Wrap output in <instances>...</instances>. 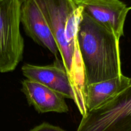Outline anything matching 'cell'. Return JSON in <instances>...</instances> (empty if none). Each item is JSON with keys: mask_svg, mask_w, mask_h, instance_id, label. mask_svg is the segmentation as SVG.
<instances>
[{"mask_svg": "<svg viewBox=\"0 0 131 131\" xmlns=\"http://www.w3.org/2000/svg\"><path fill=\"white\" fill-rule=\"evenodd\" d=\"M21 70L27 79L46 86L75 103V95L70 79L60 63L46 66L26 63L22 67Z\"/></svg>", "mask_w": 131, "mask_h": 131, "instance_id": "obj_6", "label": "cell"}, {"mask_svg": "<svg viewBox=\"0 0 131 131\" xmlns=\"http://www.w3.org/2000/svg\"><path fill=\"white\" fill-rule=\"evenodd\" d=\"M29 131H67L60 127L50 124L47 122H43L37 126L35 127Z\"/></svg>", "mask_w": 131, "mask_h": 131, "instance_id": "obj_10", "label": "cell"}, {"mask_svg": "<svg viewBox=\"0 0 131 131\" xmlns=\"http://www.w3.org/2000/svg\"><path fill=\"white\" fill-rule=\"evenodd\" d=\"M130 9H131V7H130Z\"/></svg>", "mask_w": 131, "mask_h": 131, "instance_id": "obj_12", "label": "cell"}, {"mask_svg": "<svg viewBox=\"0 0 131 131\" xmlns=\"http://www.w3.org/2000/svg\"><path fill=\"white\" fill-rule=\"evenodd\" d=\"M21 84V91L28 104L39 113H65L69 111L65 98L58 92L27 79L23 80Z\"/></svg>", "mask_w": 131, "mask_h": 131, "instance_id": "obj_8", "label": "cell"}, {"mask_svg": "<svg viewBox=\"0 0 131 131\" xmlns=\"http://www.w3.org/2000/svg\"><path fill=\"white\" fill-rule=\"evenodd\" d=\"M82 12L120 40L130 8L121 0H74Z\"/></svg>", "mask_w": 131, "mask_h": 131, "instance_id": "obj_5", "label": "cell"}, {"mask_svg": "<svg viewBox=\"0 0 131 131\" xmlns=\"http://www.w3.org/2000/svg\"><path fill=\"white\" fill-rule=\"evenodd\" d=\"M130 81L131 78L122 75L86 86L84 92L86 113L104 104L125 89L130 84Z\"/></svg>", "mask_w": 131, "mask_h": 131, "instance_id": "obj_9", "label": "cell"}, {"mask_svg": "<svg viewBox=\"0 0 131 131\" xmlns=\"http://www.w3.org/2000/svg\"><path fill=\"white\" fill-rule=\"evenodd\" d=\"M77 131H131V81L104 104L87 112Z\"/></svg>", "mask_w": 131, "mask_h": 131, "instance_id": "obj_4", "label": "cell"}, {"mask_svg": "<svg viewBox=\"0 0 131 131\" xmlns=\"http://www.w3.org/2000/svg\"><path fill=\"white\" fill-rule=\"evenodd\" d=\"M19 1H20V3H21V5H22V4H23V3H24V1H26V0H19Z\"/></svg>", "mask_w": 131, "mask_h": 131, "instance_id": "obj_11", "label": "cell"}, {"mask_svg": "<svg viewBox=\"0 0 131 131\" xmlns=\"http://www.w3.org/2000/svg\"><path fill=\"white\" fill-rule=\"evenodd\" d=\"M77 38L85 86L123 75L120 39L83 12Z\"/></svg>", "mask_w": 131, "mask_h": 131, "instance_id": "obj_2", "label": "cell"}, {"mask_svg": "<svg viewBox=\"0 0 131 131\" xmlns=\"http://www.w3.org/2000/svg\"><path fill=\"white\" fill-rule=\"evenodd\" d=\"M20 23L26 33L38 44L57 56L58 48L46 17L34 0H26L20 8Z\"/></svg>", "mask_w": 131, "mask_h": 131, "instance_id": "obj_7", "label": "cell"}, {"mask_svg": "<svg viewBox=\"0 0 131 131\" xmlns=\"http://www.w3.org/2000/svg\"><path fill=\"white\" fill-rule=\"evenodd\" d=\"M19 0H0V72L15 70L23 59L24 42L20 31Z\"/></svg>", "mask_w": 131, "mask_h": 131, "instance_id": "obj_3", "label": "cell"}, {"mask_svg": "<svg viewBox=\"0 0 131 131\" xmlns=\"http://www.w3.org/2000/svg\"><path fill=\"white\" fill-rule=\"evenodd\" d=\"M46 17L75 95V104L82 116L86 113L84 102V70L77 38L82 10L74 0H34Z\"/></svg>", "mask_w": 131, "mask_h": 131, "instance_id": "obj_1", "label": "cell"}]
</instances>
